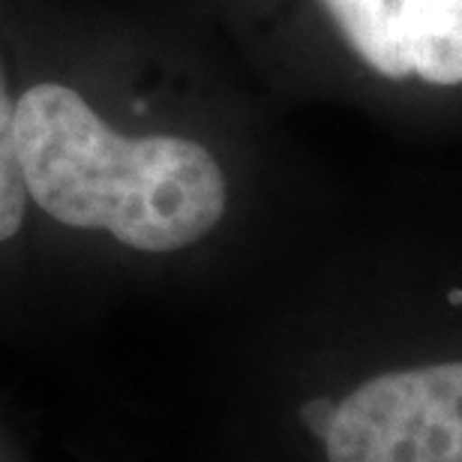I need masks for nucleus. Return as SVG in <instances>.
I'll return each instance as SVG.
<instances>
[{"mask_svg": "<svg viewBox=\"0 0 462 462\" xmlns=\"http://www.w3.org/2000/svg\"><path fill=\"white\" fill-rule=\"evenodd\" d=\"M210 76L174 0H33L18 160L33 223L180 258L235 214Z\"/></svg>", "mask_w": 462, "mask_h": 462, "instance_id": "nucleus-1", "label": "nucleus"}, {"mask_svg": "<svg viewBox=\"0 0 462 462\" xmlns=\"http://www.w3.org/2000/svg\"><path fill=\"white\" fill-rule=\"evenodd\" d=\"M307 6L375 76L462 85V0H307Z\"/></svg>", "mask_w": 462, "mask_h": 462, "instance_id": "nucleus-2", "label": "nucleus"}, {"mask_svg": "<svg viewBox=\"0 0 462 462\" xmlns=\"http://www.w3.org/2000/svg\"><path fill=\"white\" fill-rule=\"evenodd\" d=\"M33 0H0V249L22 244L33 226L18 160V85Z\"/></svg>", "mask_w": 462, "mask_h": 462, "instance_id": "nucleus-3", "label": "nucleus"}]
</instances>
